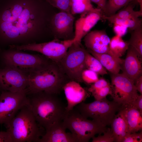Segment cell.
Segmentation results:
<instances>
[{
  "label": "cell",
  "instance_id": "5bb4252c",
  "mask_svg": "<svg viewBox=\"0 0 142 142\" xmlns=\"http://www.w3.org/2000/svg\"><path fill=\"white\" fill-rule=\"evenodd\" d=\"M104 15L102 9L95 8L83 13L75 21V24L74 43L81 44L82 38L100 20H103Z\"/></svg>",
  "mask_w": 142,
  "mask_h": 142
},
{
  "label": "cell",
  "instance_id": "d590c367",
  "mask_svg": "<svg viewBox=\"0 0 142 142\" xmlns=\"http://www.w3.org/2000/svg\"><path fill=\"white\" fill-rule=\"evenodd\" d=\"M139 110L142 114V94L139 95L132 103L131 106Z\"/></svg>",
  "mask_w": 142,
  "mask_h": 142
},
{
  "label": "cell",
  "instance_id": "ab89813d",
  "mask_svg": "<svg viewBox=\"0 0 142 142\" xmlns=\"http://www.w3.org/2000/svg\"><path fill=\"white\" fill-rule=\"evenodd\" d=\"M135 1L139 3L140 7V10L139 11L142 13V0H135Z\"/></svg>",
  "mask_w": 142,
  "mask_h": 142
},
{
  "label": "cell",
  "instance_id": "60d3db41",
  "mask_svg": "<svg viewBox=\"0 0 142 142\" xmlns=\"http://www.w3.org/2000/svg\"><path fill=\"white\" fill-rule=\"evenodd\" d=\"M50 5L53 3L57 0H45Z\"/></svg>",
  "mask_w": 142,
  "mask_h": 142
},
{
  "label": "cell",
  "instance_id": "f546056e",
  "mask_svg": "<svg viewBox=\"0 0 142 142\" xmlns=\"http://www.w3.org/2000/svg\"><path fill=\"white\" fill-rule=\"evenodd\" d=\"M103 135H99L97 137L93 136L92 138V142H115V138L110 128L107 129Z\"/></svg>",
  "mask_w": 142,
  "mask_h": 142
},
{
  "label": "cell",
  "instance_id": "3957f363",
  "mask_svg": "<svg viewBox=\"0 0 142 142\" xmlns=\"http://www.w3.org/2000/svg\"><path fill=\"white\" fill-rule=\"evenodd\" d=\"M28 76L27 95L41 92L57 94L68 79L59 64L51 60L30 72Z\"/></svg>",
  "mask_w": 142,
  "mask_h": 142
},
{
  "label": "cell",
  "instance_id": "603a6c76",
  "mask_svg": "<svg viewBox=\"0 0 142 142\" xmlns=\"http://www.w3.org/2000/svg\"><path fill=\"white\" fill-rule=\"evenodd\" d=\"M129 46L127 41L124 40L122 37L116 35L110 39L109 44L110 54L116 57L122 56Z\"/></svg>",
  "mask_w": 142,
  "mask_h": 142
},
{
  "label": "cell",
  "instance_id": "ffe728a7",
  "mask_svg": "<svg viewBox=\"0 0 142 142\" xmlns=\"http://www.w3.org/2000/svg\"><path fill=\"white\" fill-rule=\"evenodd\" d=\"M127 125L128 133L137 132L142 129V114L137 109L131 106L123 109Z\"/></svg>",
  "mask_w": 142,
  "mask_h": 142
},
{
  "label": "cell",
  "instance_id": "ac0fdd59",
  "mask_svg": "<svg viewBox=\"0 0 142 142\" xmlns=\"http://www.w3.org/2000/svg\"><path fill=\"white\" fill-rule=\"evenodd\" d=\"M62 121L54 124L45 130V134L38 142H76L72 133L66 132V129Z\"/></svg>",
  "mask_w": 142,
  "mask_h": 142
},
{
  "label": "cell",
  "instance_id": "e0dca14e",
  "mask_svg": "<svg viewBox=\"0 0 142 142\" xmlns=\"http://www.w3.org/2000/svg\"><path fill=\"white\" fill-rule=\"evenodd\" d=\"M63 89L67 102V112L83 102L89 95L86 90L79 83L73 80L67 82L63 86Z\"/></svg>",
  "mask_w": 142,
  "mask_h": 142
},
{
  "label": "cell",
  "instance_id": "d6986e66",
  "mask_svg": "<svg viewBox=\"0 0 142 142\" xmlns=\"http://www.w3.org/2000/svg\"><path fill=\"white\" fill-rule=\"evenodd\" d=\"M123 109L115 115L110 124L111 129L116 142H122L125 137L128 133Z\"/></svg>",
  "mask_w": 142,
  "mask_h": 142
},
{
  "label": "cell",
  "instance_id": "52a82bcc",
  "mask_svg": "<svg viewBox=\"0 0 142 142\" xmlns=\"http://www.w3.org/2000/svg\"><path fill=\"white\" fill-rule=\"evenodd\" d=\"M2 56L6 67L18 70L27 75L50 61L45 56L25 53L13 48L4 51Z\"/></svg>",
  "mask_w": 142,
  "mask_h": 142
},
{
  "label": "cell",
  "instance_id": "4dcf8cb0",
  "mask_svg": "<svg viewBox=\"0 0 142 142\" xmlns=\"http://www.w3.org/2000/svg\"><path fill=\"white\" fill-rule=\"evenodd\" d=\"M71 0H57L50 5L61 11L70 12Z\"/></svg>",
  "mask_w": 142,
  "mask_h": 142
},
{
  "label": "cell",
  "instance_id": "f35d334b",
  "mask_svg": "<svg viewBox=\"0 0 142 142\" xmlns=\"http://www.w3.org/2000/svg\"><path fill=\"white\" fill-rule=\"evenodd\" d=\"M134 84L138 91L142 94V75L136 80L134 82Z\"/></svg>",
  "mask_w": 142,
  "mask_h": 142
},
{
  "label": "cell",
  "instance_id": "5b68a950",
  "mask_svg": "<svg viewBox=\"0 0 142 142\" xmlns=\"http://www.w3.org/2000/svg\"><path fill=\"white\" fill-rule=\"evenodd\" d=\"M66 129L71 132L76 142H88L97 134L100 135L107 129L100 123L88 120L73 108L67 112L62 121Z\"/></svg>",
  "mask_w": 142,
  "mask_h": 142
},
{
  "label": "cell",
  "instance_id": "836d02e7",
  "mask_svg": "<svg viewBox=\"0 0 142 142\" xmlns=\"http://www.w3.org/2000/svg\"><path fill=\"white\" fill-rule=\"evenodd\" d=\"M142 141V131L128 133L125 137L122 142H141Z\"/></svg>",
  "mask_w": 142,
  "mask_h": 142
},
{
  "label": "cell",
  "instance_id": "b9f144b4",
  "mask_svg": "<svg viewBox=\"0 0 142 142\" xmlns=\"http://www.w3.org/2000/svg\"></svg>",
  "mask_w": 142,
  "mask_h": 142
},
{
  "label": "cell",
  "instance_id": "2e32d148",
  "mask_svg": "<svg viewBox=\"0 0 142 142\" xmlns=\"http://www.w3.org/2000/svg\"><path fill=\"white\" fill-rule=\"evenodd\" d=\"M142 59L129 45L125 59L121 65L122 73L134 82L142 75Z\"/></svg>",
  "mask_w": 142,
  "mask_h": 142
},
{
  "label": "cell",
  "instance_id": "8fae6325",
  "mask_svg": "<svg viewBox=\"0 0 142 142\" xmlns=\"http://www.w3.org/2000/svg\"><path fill=\"white\" fill-rule=\"evenodd\" d=\"M29 101L26 91L3 90L0 95V124L11 120Z\"/></svg>",
  "mask_w": 142,
  "mask_h": 142
},
{
  "label": "cell",
  "instance_id": "74e56055",
  "mask_svg": "<svg viewBox=\"0 0 142 142\" xmlns=\"http://www.w3.org/2000/svg\"><path fill=\"white\" fill-rule=\"evenodd\" d=\"M98 6V8L101 9L103 12L104 10L107 0H90Z\"/></svg>",
  "mask_w": 142,
  "mask_h": 142
},
{
  "label": "cell",
  "instance_id": "277c9868",
  "mask_svg": "<svg viewBox=\"0 0 142 142\" xmlns=\"http://www.w3.org/2000/svg\"><path fill=\"white\" fill-rule=\"evenodd\" d=\"M13 142H38L43 135L29 103L23 107L18 114L4 124Z\"/></svg>",
  "mask_w": 142,
  "mask_h": 142
},
{
  "label": "cell",
  "instance_id": "f1b7e54d",
  "mask_svg": "<svg viewBox=\"0 0 142 142\" xmlns=\"http://www.w3.org/2000/svg\"><path fill=\"white\" fill-rule=\"evenodd\" d=\"M98 75L95 72L86 69L83 71L81 74L82 82L88 84H93L99 79Z\"/></svg>",
  "mask_w": 142,
  "mask_h": 142
},
{
  "label": "cell",
  "instance_id": "d4e9b609",
  "mask_svg": "<svg viewBox=\"0 0 142 142\" xmlns=\"http://www.w3.org/2000/svg\"><path fill=\"white\" fill-rule=\"evenodd\" d=\"M86 69L93 71L98 74L103 75L107 74L106 70L100 61L87 50L85 61Z\"/></svg>",
  "mask_w": 142,
  "mask_h": 142
},
{
  "label": "cell",
  "instance_id": "6da1fadb",
  "mask_svg": "<svg viewBox=\"0 0 142 142\" xmlns=\"http://www.w3.org/2000/svg\"><path fill=\"white\" fill-rule=\"evenodd\" d=\"M42 0H0V43H34L51 33L54 15Z\"/></svg>",
  "mask_w": 142,
  "mask_h": 142
},
{
  "label": "cell",
  "instance_id": "9c48e42d",
  "mask_svg": "<svg viewBox=\"0 0 142 142\" xmlns=\"http://www.w3.org/2000/svg\"><path fill=\"white\" fill-rule=\"evenodd\" d=\"M87 51L82 44L73 43L58 63L70 80L82 82L81 74L86 69L85 61Z\"/></svg>",
  "mask_w": 142,
  "mask_h": 142
},
{
  "label": "cell",
  "instance_id": "83f0119b",
  "mask_svg": "<svg viewBox=\"0 0 142 142\" xmlns=\"http://www.w3.org/2000/svg\"><path fill=\"white\" fill-rule=\"evenodd\" d=\"M110 23L125 27L130 31L134 30L142 25V20L139 18L116 19L112 21Z\"/></svg>",
  "mask_w": 142,
  "mask_h": 142
},
{
  "label": "cell",
  "instance_id": "7a4b0ae2",
  "mask_svg": "<svg viewBox=\"0 0 142 142\" xmlns=\"http://www.w3.org/2000/svg\"><path fill=\"white\" fill-rule=\"evenodd\" d=\"M57 95L41 92L27 95L37 122L45 130L62 121L67 112L66 106Z\"/></svg>",
  "mask_w": 142,
  "mask_h": 142
},
{
  "label": "cell",
  "instance_id": "484cf974",
  "mask_svg": "<svg viewBox=\"0 0 142 142\" xmlns=\"http://www.w3.org/2000/svg\"><path fill=\"white\" fill-rule=\"evenodd\" d=\"M135 0H108L103 12L104 16L113 15L123 7Z\"/></svg>",
  "mask_w": 142,
  "mask_h": 142
},
{
  "label": "cell",
  "instance_id": "e575fe53",
  "mask_svg": "<svg viewBox=\"0 0 142 142\" xmlns=\"http://www.w3.org/2000/svg\"><path fill=\"white\" fill-rule=\"evenodd\" d=\"M128 29L125 27L116 24H114L113 28L116 35L122 37L126 33Z\"/></svg>",
  "mask_w": 142,
  "mask_h": 142
},
{
  "label": "cell",
  "instance_id": "cb8c5ba5",
  "mask_svg": "<svg viewBox=\"0 0 142 142\" xmlns=\"http://www.w3.org/2000/svg\"><path fill=\"white\" fill-rule=\"evenodd\" d=\"M131 31L130 38L127 41L129 45L131 46L142 58V25Z\"/></svg>",
  "mask_w": 142,
  "mask_h": 142
},
{
  "label": "cell",
  "instance_id": "7402d4cb",
  "mask_svg": "<svg viewBox=\"0 0 142 142\" xmlns=\"http://www.w3.org/2000/svg\"><path fill=\"white\" fill-rule=\"evenodd\" d=\"M136 2L135 1L131 2L123 9L113 15L104 16L103 20H107L110 22L116 19L137 18L142 16V13L139 11H135L134 9Z\"/></svg>",
  "mask_w": 142,
  "mask_h": 142
},
{
  "label": "cell",
  "instance_id": "9a60e30c",
  "mask_svg": "<svg viewBox=\"0 0 142 142\" xmlns=\"http://www.w3.org/2000/svg\"><path fill=\"white\" fill-rule=\"evenodd\" d=\"M85 45L88 52L110 54V39L104 30L89 32L84 37Z\"/></svg>",
  "mask_w": 142,
  "mask_h": 142
},
{
  "label": "cell",
  "instance_id": "7c38bea8",
  "mask_svg": "<svg viewBox=\"0 0 142 142\" xmlns=\"http://www.w3.org/2000/svg\"><path fill=\"white\" fill-rule=\"evenodd\" d=\"M28 84V75L6 66L0 69V89L13 92L26 91Z\"/></svg>",
  "mask_w": 142,
  "mask_h": 142
},
{
  "label": "cell",
  "instance_id": "d6a6232c",
  "mask_svg": "<svg viewBox=\"0 0 142 142\" xmlns=\"http://www.w3.org/2000/svg\"><path fill=\"white\" fill-rule=\"evenodd\" d=\"M110 85L103 78L99 79L92 84L88 89V91L92 93Z\"/></svg>",
  "mask_w": 142,
  "mask_h": 142
},
{
  "label": "cell",
  "instance_id": "8992f818",
  "mask_svg": "<svg viewBox=\"0 0 142 142\" xmlns=\"http://www.w3.org/2000/svg\"><path fill=\"white\" fill-rule=\"evenodd\" d=\"M82 115L100 123L105 126L110 125L117 111L124 108L114 100L110 101L106 98L100 100L85 103L82 102L75 106Z\"/></svg>",
  "mask_w": 142,
  "mask_h": 142
},
{
  "label": "cell",
  "instance_id": "30bf717a",
  "mask_svg": "<svg viewBox=\"0 0 142 142\" xmlns=\"http://www.w3.org/2000/svg\"><path fill=\"white\" fill-rule=\"evenodd\" d=\"M110 94L124 107L131 106L139 95L134 81L122 73L112 74Z\"/></svg>",
  "mask_w": 142,
  "mask_h": 142
},
{
  "label": "cell",
  "instance_id": "1f68e13d",
  "mask_svg": "<svg viewBox=\"0 0 142 142\" xmlns=\"http://www.w3.org/2000/svg\"><path fill=\"white\" fill-rule=\"evenodd\" d=\"M111 88L110 84L92 93L95 100H100L110 94Z\"/></svg>",
  "mask_w": 142,
  "mask_h": 142
},
{
  "label": "cell",
  "instance_id": "4fadbf2b",
  "mask_svg": "<svg viewBox=\"0 0 142 142\" xmlns=\"http://www.w3.org/2000/svg\"><path fill=\"white\" fill-rule=\"evenodd\" d=\"M75 19L70 12L61 11L53 16L50 23L51 33L55 39L63 40L73 39V24Z\"/></svg>",
  "mask_w": 142,
  "mask_h": 142
},
{
  "label": "cell",
  "instance_id": "8d00e7d4",
  "mask_svg": "<svg viewBox=\"0 0 142 142\" xmlns=\"http://www.w3.org/2000/svg\"><path fill=\"white\" fill-rule=\"evenodd\" d=\"M0 142H13L11 135L8 131H0Z\"/></svg>",
  "mask_w": 142,
  "mask_h": 142
},
{
  "label": "cell",
  "instance_id": "ba28073f",
  "mask_svg": "<svg viewBox=\"0 0 142 142\" xmlns=\"http://www.w3.org/2000/svg\"><path fill=\"white\" fill-rule=\"evenodd\" d=\"M73 43V39L61 40L55 39L47 42L12 45L9 46L10 48L19 50L39 52L50 60L58 63L65 55L68 49Z\"/></svg>",
  "mask_w": 142,
  "mask_h": 142
},
{
  "label": "cell",
  "instance_id": "4316f807",
  "mask_svg": "<svg viewBox=\"0 0 142 142\" xmlns=\"http://www.w3.org/2000/svg\"><path fill=\"white\" fill-rule=\"evenodd\" d=\"M94 8L90 0H71L70 13L73 15L81 14Z\"/></svg>",
  "mask_w": 142,
  "mask_h": 142
},
{
  "label": "cell",
  "instance_id": "44dd1931",
  "mask_svg": "<svg viewBox=\"0 0 142 142\" xmlns=\"http://www.w3.org/2000/svg\"><path fill=\"white\" fill-rule=\"evenodd\" d=\"M88 52L97 59L104 68L111 74L119 73L124 59L108 53H98L92 52Z\"/></svg>",
  "mask_w": 142,
  "mask_h": 142
}]
</instances>
